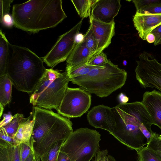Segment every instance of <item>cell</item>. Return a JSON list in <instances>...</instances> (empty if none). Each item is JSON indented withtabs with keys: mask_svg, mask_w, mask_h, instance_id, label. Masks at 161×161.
Returning a JSON list of instances; mask_svg holds the SVG:
<instances>
[{
	"mask_svg": "<svg viewBox=\"0 0 161 161\" xmlns=\"http://www.w3.org/2000/svg\"><path fill=\"white\" fill-rule=\"evenodd\" d=\"M115 125L109 134L122 144L136 151L144 147L148 142L141 131L142 123L151 132L153 119L141 102L120 104L112 108Z\"/></svg>",
	"mask_w": 161,
	"mask_h": 161,
	"instance_id": "obj_1",
	"label": "cell"
},
{
	"mask_svg": "<svg viewBox=\"0 0 161 161\" xmlns=\"http://www.w3.org/2000/svg\"><path fill=\"white\" fill-rule=\"evenodd\" d=\"M62 3V0H31L14 4V25L33 33L54 27L67 17Z\"/></svg>",
	"mask_w": 161,
	"mask_h": 161,
	"instance_id": "obj_2",
	"label": "cell"
},
{
	"mask_svg": "<svg viewBox=\"0 0 161 161\" xmlns=\"http://www.w3.org/2000/svg\"><path fill=\"white\" fill-rule=\"evenodd\" d=\"M35 121L31 145L37 161L57 142L65 141L73 132L70 120L48 110L34 107Z\"/></svg>",
	"mask_w": 161,
	"mask_h": 161,
	"instance_id": "obj_3",
	"label": "cell"
},
{
	"mask_svg": "<svg viewBox=\"0 0 161 161\" xmlns=\"http://www.w3.org/2000/svg\"><path fill=\"white\" fill-rule=\"evenodd\" d=\"M43 62L29 48L9 43L6 74L18 90L33 92L45 72Z\"/></svg>",
	"mask_w": 161,
	"mask_h": 161,
	"instance_id": "obj_4",
	"label": "cell"
},
{
	"mask_svg": "<svg viewBox=\"0 0 161 161\" xmlns=\"http://www.w3.org/2000/svg\"><path fill=\"white\" fill-rule=\"evenodd\" d=\"M127 73L108 59L102 68L91 69L86 75L70 79L90 94L106 97L121 88L125 84Z\"/></svg>",
	"mask_w": 161,
	"mask_h": 161,
	"instance_id": "obj_5",
	"label": "cell"
},
{
	"mask_svg": "<svg viewBox=\"0 0 161 161\" xmlns=\"http://www.w3.org/2000/svg\"><path fill=\"white\" fill-rule=\"evenodd\" d=\"M70 79L67 72L47 69L30 97L34 107L58 109L68 87Z\"/></svg>",
	"mask_w": 161,
	"mask_h": 161,
	"instance_id": "obj_6",
	"label": "cell"
},
{
	"mask_svg": "<svg viewBox=\"0 0 161 161\" xmlns=\"http://www.w3.org/2000/svg\"><path fill=\"white\" fill-rule=\"evenodd\" d=\"M101 135L96 130L80 128L73 131L62 145L60 151L71 161H90L100 151Z\"/></svg>",
	"mask_w": 161,
	"mask_h": 161,
	"instance_id": "obj_7",
	"label": "cell"
},
{
	"mask_svg": "<svg viewBox=\"0 0 161 161\" xmlns=\"http://www.w3.org/2000/svg\"><path fill=\"white\" fill-rule=\"evenodd\" d=\"M136 62V79L141 86L161 91V64L152 54L145 51L139 55Z\"/></svg>",
	"mask_w": 161,
	"mask_h": 161,
	"instance_id": "obj_8",
	"label": "cell"
},
{
	"mask_svg": "<svg viewBox=\"0 0 161 161\" xmlns=\"http://www.w3.org/2000/svg\"><path fill=\"white\" fill-rule=\"evenodd\" d=\"M91 104V94L80 88L68 87L57 111L69 118L81 117Z\"/></svg>",
	"mask_w": 161,
	"mask_h": 161,
	"instance_id": "obj_9",
	"label": "cell"
},
{
	"mask_svg": "<svg viewBox=\"0 0 161 161\" xmlns=\"http://www.w3.org/2000/svg\"><path fill=\"white\" fill-rule=\"evenodd\" d=\"M83 20L82 19L70 30L59 36L50 50L42 58L48 66L53 68L67 60L76 44V36L79 33Z\"/></svg>",
	"mask_w": 161,
	"mask_h": 161,
	"instance_id": "obj_10",
	"label": "cell"
},
{
	"mask_svg": "<svg viewBox=\"0 0 161 161\" xmlns=\"http://www.w3.org/2000/svg\"><path fill=\"white\" fill-rule=\"evenodd\" d=\"M87 118L89 124L96 128L109 132L113 130L115 125L112 108L103 105L95 106L88 112Z\"/></svg>",
	"mask_w": 161,
	"mask_h": 161,
	"instance_id": "obj_11",
	"label": "cell"
},
{
	"mask_svg": "<svg viewBox=\"0 0 161 161\" xmlns=\"http://www.w3.org/2000/svg\"><path fill=\"white\" fill-rule=\"evenodd\" d=\"M89 19L90 25L97 45L94 56L103 52L111 43L112 38L115 35V23L114 21L109 23L102 22L95 19L91 16Z\"/></svg>",
	"mask_w": 161,
	"mask_h": 161,
	"instance_id": "obj_12",
	"label": "cell"
},
{
	"mask_svg": "<svg viewBox=\"0 0 161 161\" xmlns=\"http://www.w3.org/2000/svg\"><path fill=\"white\" fill-rule=\"evenodd\" d=\"M120 0H97L92 8L91 16L95 19L105 23L114 21L121 7Z\"/></svg>",
	"mask_w": 161,
	"mask_h": 161,
	"instance_id": "obj_13",
	"label": "cell"
},
{
	"mask_svg": "<svg viewBox=\"0 0 161 161\" xmlns=\"http://www.w3.org/2000/svg\"><path fill=\"white\" fill-rule=\"evenodd\" d=\"M133 21L139 37L145 40L147 36L161 25V14H142L136 12Z\"/></svg>",
	"mask_w": 161,
	"mask_h": 161,
	"instance_id": "obj_14",
	"label": "cell"
},
{
	"mask_svg": "<svg viewBox=\"0 0 161 161\" xmlns=\"http://www.w3.org/2000/svg\"><path fill=\"white\" fill-rule=\"evenodd\" d=\"M141 102L152 118L154 125L161 130V92L155 89L145 92Z\"/></svg>",
	"mask_w": 161,
	"mask_h": 161,
	"instance_id": "obj_15",
	"label": "cell"
},
{
	"mask_svg": "<svg viewBox=\"0 0 161 161\" xmlns=\"http://www.w3.org/2000/svg\"><path fill=\"white\" fill-rule=\"evenodd\" d=\"M34 121V110L33 108L30 116L25 118L21 123L16 133L13 137L15 145L18 146L22 143H25L31 147V139Z\"/></svg>",
	"mask_w": 161,
	"mask_h": 161,
	"instance_id": "obj_16",
	"label": "cell"
},
{
	"mask_svg": "<svg viewBox=\"0 0 161 161\" xmlns=\"http://www.w3.org/2000/svg\"><path fill=\"white\" fill-rule=\"evenodd\" d=\"M92 57V54L83 40L76 43L66 60V68L76 67L87 64Z\"/></svg>",
	"mask_w": 161,
	"mask_h": 161,
	"instance_id": "obj_17",
	"label": "cell"
},
{
	"mask_svg": "<svg viewBox=\"0 0 161 161\" xmlns=\"http://www.w3.org/2000/svg\"><path fill=\"white\" fill-rule=\"evenodd\" d=\"M0 161H20V146L0 140Z\"/></svg>",
	"mask_w": 161,
	"mask_h": 161,
	"instance_id": "obj_18",
	"label": "cell"
},
{
	"mask_svg": "<svg viewBox=\"0 0 161 161\" xmlns=\"http://www.w3.org/2000/svg\"><path fill=\"white\" fill-rule=\"evenodd\" d=\"M12 85L7 74L0 77V104L3 107L11 102Z\"/></svg>",
	"mask_w": 161,
	"mask_h": 161,
	"instance_id": "obj_19",
	"label": "cell"
},
{
	"mask_svg": "<svg viewBox=\"0 0 161 161\" xmlns=\"http://www.w3.org/2000/svg\"><path fill=\"white\" fill-rule=\"evenodd\" d=\"M9 42L2 30L0 31V77L6 74Z\"/></svg>",
	"mask_w": 161,
	"mask_h": 161,
	"instance_id": "obj_20",
	"label": "cell"
},
{
	"mask_svg": "<svg viewBox=\"0 0 161 161\" xmlns=\"http://www.w3.org/2000/svg\"><path fill=\"white\" fill-rule=\"evenodd\" d=\"M97 0H77L71 1L82 19L90 16L92 8Z\"/></svg>",
	"mask_w": 161,
	"mask_h": 161,
	"instance_id": "obj_21",
	"label": "cell"
},
{
	"mask_svg": "<svg viewBox=\"0 0 161 161\" xmlns=\"http://www.w3.org/2000/svg\"><path fill=\"white\" fill-rule=\"evenodd\" d=\"M103 66H98L88 65L87 64L70 68H66V71L70 79L87 75L90 70L95 68H102Z\"/></svg>",
	"mask_w": 161,
	"mask_h": 161,
	"instance_id": "obj_22",
	"label": "cell"
},
{
	"mask_svg": "<svg viewBox=\"0 0 161 161\" xmlns=\"http://www.w3.org/2000/svg\"><path fill=\"white\" fill-rule=\"evenodd\" d=\"M25 118L23 114H16L13 116L12 119L9 123L3 127L8 135L13 138Z\"/></svg>",
	"mask_w": 161,
	"mask_h": 161,
	"instance_id": "obj_23",
	"label": "cell"
},
{
	"mask_svg": "<svg viewBox=\"0 0 161 161\" xmlns=\"http://www.w3.org/2000/svg\"><path fill=\"white\" fill-rule=\"evenodd\" d=\"M146 147L161 161V139L159 135L154 132Z\"/></svg>",
	"mask_w": 161,
	"mask_h": 161,
	"instance_id": "obj_24",
	"label": "cell"
},
{
	"mask_svg": "<svg viewBox=\"0 0 161 161\" xmlns=\"http://www.w3.org/2000/svg\"><path fill=\"white\" fill-rule=\"evenodd\" d=\"M83 40L91 52L92 57L97 51V45L96 38L90 25L86 33L84 35Z\"/></svg>",
	"mask_w": 161,
	"mask_h": 161,
	"instance_id": "obj_25",
	"label": "cell"
},
{
	"mask_svg": "<svg viewBox=\"0 0 161 161\" xmlns=\"http://www.w3.org/2000/svg\"><path fill=\"white\" fill-rule=\"evenodd\" d=\"M64 141H60L56 143L41 158L40 161H57L60 147Z\"/></svg>",
	"mask_w": 161,
	"mask_h": 161,
	"instance_id": "obj_26",
	"label": "cell"
},
{
	"mask_svg": "<svg viewBox=\"0 0 161 161\" xmlns=\"http://www.w3.org/2000/svg\"><path fill=\"white\" fill-rule=\"evenodd\" d=\"M138 156V161H160L157 157L146 147L136 151Z\"/></svg>",
	"mask_w": 161,
	"mask_h": 161,
	"instance_id": "obj_27",
	"label": "cell"
},
{
	"mask_svg": "<svg viewBox=\"0 0 161 161\" xmlns=\"http://www.w3.org/2000/svg\"><path fill=\"white\" fill-rule=\"evenodd\" d=\"M106 55L102 52L99 54L92 57L87 63L88 65L102 66L108 61Z\"/></svg>",
	"mask_w": 161,
	"mask_h": 161,
	"instance_id": "obj_28",
	"label": "cell"
},
{
	"mask_svg": "<svg viewBox=\"0 0 161 161\" xmlns=\"http://www.w3.org/2000/svg\"><path fill=\"white\" fill-rule=\"evenodd\" d=\"M136 12L142 14H161V2L145 7Z\"/></svg>",
	"mask_w": 161,
	"mask_h": 161,
	"instance_id": "obj_29",
	"label": "cell"
},
{
	"mask_svg": "<svg viewBox=\"0 0 161 161\" xmlns=\"http://www.w3.org/2000/svg\"><path fill=\"white\" fill-rule=\"evenodd\" d=\"M19 146L20 161H25L33 151L31 147L26 144L22 143Z\"/></svg>",
	"mask_w": 161,
	"mask_h": 161,
	"instance_id": "obj_30",
	"label": "cell"
},
{
	"mask_svg": "<svg viewBox=\"0 0 161 161\" xmlns=\"http://www.w3.org/2000/svg\"><path fill=\"white\" fill-rule=\"evenodd\" d=\"M13 1V0H0V19H1L4 15L9 14L10 5Z\"/></svg>",
	"mask_w": 161,
	"mask_h": 161,
	"instance_id": "obj_31",
	"label": "cell"
},
{
	"mask_svg": "<svg viewBox=\"0 0 161 161\" xmlns=\"http://www.w3.org/2000/svg\"><path fill=\"white\" fill-rule=\"evenodd\" d=\"M137 10H139L144 7L153 4L161 2L159 0H145L132 1Z\"/></svg>",
	"mask_w": 161,
	"mask_h": 161,
	"instance_id": "obj_32",
	"label": "cell"
},
{
	"mask_svg": "<svg viewBox=\"0 0 161 161\" xmlns=\"http://www.w3.org/2000/svg\"><path fill=\"white\" fill-rule=\"evenodd\" d=\"M1 23L4 26L8 28H11L14 25V22L12 15L9 14L4 15L0 19Z\"/></svg>",
	"mask_w": 161,
	"mask_h": 161,
	"instance_id": "obj_33",
	"label": "cell"
},
{
	"mask_svg": "<svg viewBox=\"0 0 161 161\" xmlns=\"http://www.w3.org/2000/svg\"><path fill=\"white\" fill-rule=\"evenodd\" d=\"M151 33L155 37V40L153 43L154 45L161 44V25L155 28Z\"/></svg>",
	"mask_w": 161,
	"mask_h": 161,
	"instance_id": "obj_34",
	"label": "cell"
},
{
	"mask_svg": "<svg viewBox=\"0 0 161 161\" xmlns=\"http://www.w3.org/2000/svg\"><path fill=\"white\" fill-rule=\"evenodd\" d=\"M0 128V139L10 144H14L13 138L8 135L3 127Z\"/></svg>",
	"mask_w": 161,
	"mask_h": 161,
	"instance_id": "obj_35",
	"label": "cell"
},
{
	"mask_svg": "<svg viewBox=\"0 0 161 161\" xmlns=\"http://www.w3.org/2000/svg\"><path fill=\"white\" fill-rule=\"evenodd\" d=\"M108 153L107 149L100 150L95 155L94 161H107Z\"/></svg>",
	"mask_w": 161,
	"mask_h": 161,
	"instance_id": "obj_36",
	"label": "cell"
},
{
	"mask_svg": "<svg viewBox=\"0 0 161 161\" xmlns=\"http://www.w3.org/2000/svg\"><path fill=\"white\" fill-rule=\"evenodd\" d=\"M140 129L142 134L147 139L149 142L154 132L152 133L150 132L142 123L141 124Z\"/></svg>",
	"mask_w": 161,
	"mask_h": 161,
	"instance_id": "obj_37",
	"label": "cell"
},
{
	"mask_svg": "<svg viewBox=\"0 0 161 161\" xmlns=\"http://www.w3.org/2000/svg\"><path fill=\"white\" fill-rule=\"evenodd\" d=\"M13 118V116L10 113L8 114H4L3 115V119L0 122V128L4 126L9 123Z\"/></svg>",
	"mask_w": 161,
	"mask_h": 161,
	"instance_id": "obj_38",
	"label": "cell"
},
{
	"mask_svg": "<svg viewBox=\"0 0 161 161\" xmlns=\"http://www.w3.org/2000/svg\"><path fill=\"white\" fill-rule=\"evenodd\" d=\"M57 161H71L68 155L65 153L59 151Z\"/></svg>",
	"mask_w": 161,
	"mask_h": 161,
	"instance_id": "obj_39",
	"label": "cell"
},
{
	"mask_svg": "<svg viewBox=\"0 0 161 161\" xmlns=\"http://www.w3.org/2000/svg\"><path fill=\"white\" fill-rule=\"evenodd\" d=\"M118 99L120 104L127 103L129 100V98L123 93H121L119 94Z\"/></svg>",
	"mask_w": 161,
	"mask_h": 161,
	"instance_id": "obj_40",
	"label": "cell"
},
{
	"mask_svg": "<svg viewBox=\"0 0 161 161\" xmlns=\"http://www.w3.org/2000/svg\"><path fill=\"white\" fill-rule=\"evenodd\" d=\"M146 40L149 43H154L155 40V37L153 34L150 33L147 36Z\"/></svg>",
	"mask_w": 161,
	"mask_h": 161,
	"instance_id": "obj_41",
	"label": "cell"
},
{
	"mask_svg": "<svg viewBox=\"0 0 161 161\" xmlns=\"http://www.w3.org/2000/svg\"><path fill=\"white\" fill-rule=\"evenodd\" d=\"M84 35L81 34H78L76 36V43L80 42L82 41L83 39Z\"/></svg>",
	"mask_w": 161,
	"mask_h": 161,
	"instance_id": "obj_42",
	"label": "cell"
},
{
	"mask_svg": "<svg viewBox=\"0 0 161 161\" xmlns=\"http://www.w3.org/2000/svg\"><path fill=\"white\" fill-rule=\"evenodd\" d=\"M35 155L33 152L27 158L25 161H34Z\"/></svg>",
	"mask_w": 161,
	"mask_h": 161,
	"instance_id": "obj_43",
	"label": "cell"
},
{
	"mask_svg": "<svg viewBox=\"0 0 161 161\" xmlns=\"http://www.w3.org/2000/svg\"><path fill=\"white\" fill-rule=\"evenodd\" d=\"M107 161H116L114 158L111 155H108L107 158Z\"/></svg>",
	"mask_w": 161,
	"mask_h": 161,
	"instance_id": "obj_44",
	"label": "cell"
},
{
	"mask_svg": "<svg viewBox=\"0 0 161 161\" xmlns=\"http://www.w3.org/2000/svg\"><path fill=\"white\" fill-rule=\"evenodd\" d=\"M3 106L1 104H0V117H1L3 114V110L4 109Z\"/></svg>",
	"mask_w": 161,
	"mask_h": 161,
	"instance_id": "obj_45",
	"label": "cell"
},
{
	"mask_svg": "<svg viewBox=\"0 0 161 161\" xmlns=\"http://www.w3.org/2000/svg\"><path fill=\"white\" fill-rule=\"evenodd\" d=\"M123 64L124 66H126L127 64V62L125 60H124L123 61Z\"/></svg>",
	"mask_w": 161,
	"mask_h": 161,
	"instance_id": "obj_46",
	"label": "cell"
},
{
	"mask_svg": "<svg viewBox=\"0 0 161 161\" xmlns=\"http://www.w3.org/2000/svg\"><path fill=\"white\" fill-rule=\"evenodd\" d=\"M34 161H37L36 158H35H35H34Z\"/></svg>",
	"mask_w": 161,
	"mask_h": 161,
	"instance_id": "obj_47",
	"label": "cell"
},
{
	"mask_svg": "<svg viewBox=\"0 0 161 161\" xmlns=\"http://www.w3.org/2000/svg\"><path fill=\"white\" fill-rule=\"evenodd\" d=\"M159 137L160 138V139H161V135H159Z\"/></svg>",
	"mask_w": 161,
	"mask_h": 161,
	"instance_id": "obj_48",
	"label": "cell"
}]
</instances>
